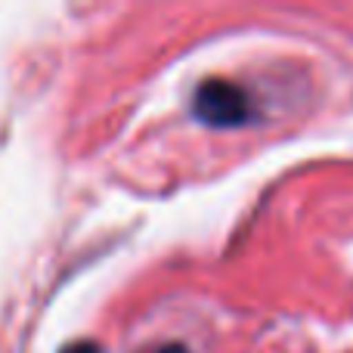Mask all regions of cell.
I'll return each instance as SVG.
<instances>
[{
	"label": "cell",
	"instance_id": "6da1fadb",
	"mask_svg": "<svg viewBox=\"0 0 353 353\" xmlns=\"http://www.w3.org/2000/svg\"><path fill=\"white\" fill-rule=\"evenodd\" d=\"M192 112L201 124L208 128H239L251 121V97L245 87L226 78H208L199 84L192 97Z\"/></svg>",
	"mask_w": 353,
	"mask_h": 353
},
{
	"label": "cell",
	"instance_id": "7a4b0ae2",
	"mask_svg": "<svg viewBox=\"0 0 353 353\" xmlns=\"http://www.w3.org/2000/svg\"><path fill=\"white\" fill-rule=\"evenodd\" d=\"M62 353H99L97 344H90V341H78V344H68Z\"/></svg>",
	"mask_w": 353,
	"mask_h": 353
},
{
	"label": "cell",
	"instance_id": "3957f363",
	"mask_svg": "<svg viewBox=\"0 0 353 353\" xmlns=\"http://www.w3.org/2000/svg\"><path fill=\"white\" fill-rule=\"evenodd\" d=\"M161 353H186V347H180V344H168Z\"/></svg>",
	"mask_w": 353,
	"mask_h": 353
}]
</instances>
